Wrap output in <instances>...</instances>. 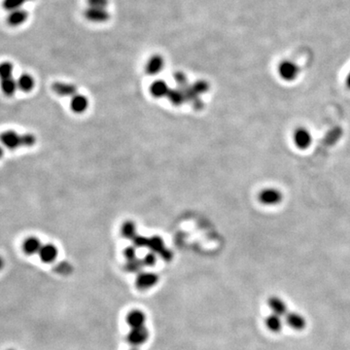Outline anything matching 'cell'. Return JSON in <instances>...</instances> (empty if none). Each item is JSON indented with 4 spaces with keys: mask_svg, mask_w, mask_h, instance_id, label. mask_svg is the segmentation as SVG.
Segmentation results:
<instances>
[{
    "mask_svg": "<svg viewBox=\"0 0 350 350\" xmlns=\"http://www.w3.org/2000/svg\"><path fill=\"white\" fill-rule=\"evenodd\" d=\"M0 142L9 149H16L18 147H30L34 145L36 142V138L31 134L19 135L13 130H6L0 135Z\"/></svg>",
    "mask_w": 350,
    "mask_h": 350,
    "instance_id": "6da1fadb",
    "label": "cell"
},
{
    "mask_svg": "<svg viewBox=\"0 0 350 350\" xmlns=\"http://www.w3.org/2000/svg\"><path fill=\"white\" fill-rule=\"evenodd\" d=\"M299 68L292 61H283L279 64L278 73L283 80L293 81L299 74Z\"/></svg>",
    "mask_w": 350,
    "mask_h": 350,
    "instance_id": "7a4b0ae2",
    "label": "cell"
},
{
    "mask_svg": "<svg viewBox=\"0 0 350 350\" xmlns=\"http://www.w3.org/2000/svg\"><path fill=\"white\" fill-rule=\"evenodd\" d=\"M259 200L262 204L266 205H275L278 204L282 200V194L276 189H265L259 194Z\"/></svg>",
    "mask_w": 350,
    "mask_h": 350,
    "instance_id": "3957f363",
    "label": "cell"
},
{
    "mask_svg": "<svg viewBox=\"0 0 350 350\" xmlns=\"http://www.w3.org/2000/svg\"><path fill=\"white\" fill-rule=\"evenodd\" d=\"M148 338H149V332L143 326L140 328L132 329L127 336V340L132 345L139 346L143 344L146 340H148Z\"/></svg>",
    "mask_w": 350,
    "mask_h": 350,
    "instance_id": "277c9868",
    "label": "cell"
},
{
    "mask_svg": "<svg viewBox=\"0 0 350 350\" xmlns=\"http://www.w3.org/2000/svg\"><path fill=\"white\" fill-rule=\"evenodd\" d=\"M294 142L300 149L309 148L312 142V137L310 132L304 127H299L294 133Z\"/></svg>",
    "mask_w": 350,
    "mask_h": 350,
    "instance_id": "5b68a950",
    "label": "cell"
},
{
    "mask_svg": "<svg viewBox=\"0 0 350 350\" xmlns=\"http://www.w3.org/2000/svg\"><path fill=\"white\" fill-rule=\"evenodd\" d=\"M85 18L92 23H105L109 18L110 14L106 9H97L89 7L85 11Z\"/></svg>",
    "mask_w": 350,
    "mask_h": 350,
    "instance_id": "8992f818",
    "label": "cell"
},
{
    "mask_svg": "<svg viewBox=\"0 0 350 350\" xmlns=\"http://www.w3.org/2000/svg\"><path fill=\"white\" fill-rule=\"evenodd\" d=\"M39 258L44 262H54L58 256V248L53 244L42 245L38 252Z\"/></svg>",
    "mask_w": 350,
    "mask_h": 350,
    "instance_id": "52a82bcc",
    "label": "cell"
},
{
    "mask_svg": "<svg viewBox=\"0 0 350 350\" xmlns=\"http://www.w3.org/2000/svg\"><path fill=\"white\" fill-rule=\"evenodd\" d=\"M165 67V60L159 55H155L152 58H149V60L146 63V72L150 75H157L159 74L162 69Z\"/></svg>",
    "mask_w": 350,
    "mask_h": 350,
    "instance_id": "ba28073f",
    "label": "cell"
},
{
    "mask_svg": "<svg viewBox=\"0 0 350 350\" xmlns=\"http://www.w3.org/2000/svg\"><path fill=\"white\" fill-rule=\"evenodd\" d=\"M158 282V276L152 272H145L138 275L136 284L139 289H149Z\"/></svg>",
    "mask_w": 350,
    "mask_h": 350,
    "instance_id": "9c48e42d",
    "label": "cell"
},
{
    "mask_svg": "<svg viewBox=\"0 0 350 350\" xmlns=\"http://www.w3.org/2000/svg\"><path fill=\"white\" fill-rule=\"evenodd\" d=\"M28 19V12L26 10L18 9L12 11L7 17V23L11 27H19Z\"/></svg>",
    "mask_w": 350,
    "mask_h": 350,
    "instance_id": "30bf717a",
    "label": "cell"
},
{
    "mask_svg": "<svg viewBox=\"0 0 350 350\" xmlns=\"http://www.w3.org/2000/svg\"><path fill=\"white\" fill-rule=\"evenodd\" d=\"M88 105H89V100L86 97L82 96V95H75L72 97L71 101H70V108L73 112L75 113H83L87 110Z\"/></svg>",
    "mask_w": 350,
    "mask_h": 350,
    "instance_id": "8fae6325",
    "label": "cell"
},
{
    "mask_svg": "<svg viewBox=\"0 0 350 350\" xmlns=\"http://www.w3.org/2000/svg\"><path fill=\"white\" fill-rule=\"evenodd\" d=\"M126 321L128 325L134 328H140L144 326L145 323V315L142 311H130L126 317Z\"/></svg>",
    "mask_w": 350,
    "mask_h": 350,
    "instance_id": "7c38bea8",
    "label": "cell"
},
{
    "mask_svg": "<svg viewBox=\"0 0 350 350\" xmlns=\"http://www.w3.org/2000/svg\"><path fill=\"white\" fill-rule=\"evenodd\" d=\"M53 91L61 97H70V96H75L76 94V88L73 85L67 84V83H55L52 86Z\"/></svg>",
    "mask_w": 350,
    "mask_h": 350,
    "instance_id": "4fadbf2b",
    "label": "cell"
},
{
    "mask_svg": "<svg viewBox=\"0 0 350 350\" xmlns=\"http://www.w3.org/2000/svg\"><path fill=\"white\" fill-rule=\"evenodd\" d=\"M150 92L152 94L153 97H164L165 96H168L169 94V88L167 86V84L165 83V81H162V80H158L154 82L152 85H151V88H150Z\"/></svg>",
    "mask_w": 350,
    "mask_h": 350,
    "instance_id": "5bb4252c",
    "label": "cell"
},
{
    "mask_svg": "<svg viewBox=\"0 0 350 350\" xmlns=\"http://www.w3.org/2000/svg\"><path fill=\"white\" fill-rule=\"evenodd\" d=\"M42 244L40 243L38 238L31 236L27 238L23 243V250L28 255H33L39 252Z\"/></svg>",
    "mask_w": 350,
    "mask_h": 350,
    "instance_id": "9a60e30c",
    "label": "cell"
},
{
    "mask_svg": "<svg viewBox=\"0 0 350 350\" xmlns=\"http://www.w3.org/2000/svg\"><path fill=\"white\" fill-rule=\"evenodd\" d=\"M286 322L292 329H295V330H302L305 327L304 318H302L301 315L297 313L286 314Z\"/></svg>",
    "mask_w": 350,
    "mask_h": 350,
    "instance_id": "2e32d148",
    "label": "cell"
},
{
    "mask_svg": "<svg viewBox=\"0 0 350 350\" xmlns=\"http://www.w3.org/2000/svg\"><path fill=\"white\" fill-rule=\"evenodd\" d=\"M17 81H15L13 77L5 80H0V88L3 94L6 97H12L17 89Z\"/></svg>",
    "mask_w": 350,
    "mask_h": 350,
    "instance_id": "e0dca14e",
    "label": "cell"
},
{
    "mask_svg": "<svg viewBox=\"0 0 350 350\" xmlns=\"http://www.w3.org/2000/svg\"><path fill=\"white\" fill-rule=\"evenodd\" d=\"M269 305L272 309V311L274 312V314L276 315H285L287 314V308L285 305V303L278 298L272 297L269 300Z\"/></svg>",
    "mask_w": 350,
    "mask_h": 350,
    "instance_id": "ac0fdd59",
    "label": "cell"
},
{
    "mask_svg": "<svg viewBox=\"0 0 350 350\" xmlns=\"http://www.w3.org/2000/svg\"><path fill=\"white\" fill-rule=\"evenodd\" d=\"M17 86L23 92L29 93L34 88V80L29 74H23L17 81Z\"/></svg>",
    "mask_w": 350,
    "mask_h": 350,
    "instance_id": "d6986e66",
    "label": "cell"
},
{
    "mask_svg": "<svg viewBox=\"0 0 350 350\" xmlns=\"http://www.w3.org/2000/svg\"><path fill=\"white\" fill-rule=\"evenodd\" d=\"M267 327L272 332H279L282 329V321L279 315L272 314L266 319Z\"/></svg>",
    "mask_w": 350,
    "mask_h": 350,
    "instance_id": "ffe728a7",
    "label": "cell"
},
{
    "mask_svg": "<svg viewBox=\"0 0 350 350\" xmlns=\"http://www.w3.org/2000/svg\"><path fill=\"white\" fill-rule=\"evenodd\" d=\"M27 0H3V8L7 11H15L20 9V7L25 4Z\"/></svg>",
    "mask_w": 350,
    "mask_h": 350,
    "instance_id": "44dd1931",
    "label": "cell"
},
{
    "mask_svg": "<svg viewBox=\"0 0 350 350\" xmlns=\"http://www.w3.org/2000/svg\"><path fill=\"white\" fill-rule=\"evenodd\" d=\"M13 74V65L10 62H2L0 63V80H5L12 78Z\"/></svg>",
    "mask_w": 350,
    "mask_h": 350,
    "instance_id": "7402d4cb",
    "label": "cell"
},
{
    "mask_svg": "<svg viewBox=\"0 0 350 350\" xmlns=\"http://www.w3.org/2000/svg\"><path fill=\"white\" fill-rule=\"evenodd\" d=\"M88 5L91 8L106 9L108 6V0H88Z\"/></svg>",
    "mask_w": 350,
    "mask_h": 350,
    "instance_id": "603a6c76",
    "label": "cell"
},
{
    "mask_svg": "<svg viewBox=\"0 0 350 350\" xmlns=\"http://www.w3.org/2000/svg\"><path fill=\"white\" fill-rule=\"evenodd\" d=\"M123 233L124 235H126V237H132L135 235L136 233V227L135 225L132 223H126L124 225L123 227Z\"/></svg>",
    "mask_w": 350,
    "mask_h": 350,
    "instance_id": "cb8c5ba5",
    "label": "cell"
},
{
    "mask_svg": "<svg viewBox=\"0 0 350 350\" xmlns=\"http://www.w3.org/2000/svg\"><path fill=\"white\" fill-rule=\"evenodd\" d=\"M168 96L170 97L171 101L175 103V104H179L182 102L183 100V95L181 93H178V92H174V91H170Z\"/></svg>",
    "mask_w": 350,
    "mask_h": 350,
    "instance_id": "d4e9b609",
    "label": "cell"
},
{
    "mask_svg": "<svg viewBox=\"0 0 350 350\" xmlns=\"http://www.w3.org/2000/svg\"><path fill=\"white\" fill-rule=\"evenodd\" d=\"M156 262V257L153 254H148L146 255L144 259V264L146 266H153Z\"/></svg>",
    "mask_w": 350,
    "mask_h": 350,
    "instance_id": "484cf974",
    "label": "cell"
},
{
    "mask_svg": "<svg viewBox=\"0 0 350 350\" xmlns=\"http://www.w3.org/2000/svg\"><path fill=\"white\" fill-rule=\"evenodd\" d=\"M125 255H126V257H127L130 261H133V260H135V257H136V251L134 250V248H133V249H132V248H128L127 250H126Z\"/></svg>",
    "mask_w": 350,
    "mask_h": 350,
    "instance_id": "4316f807",
    "label": "cell"
},
{
    "mask_svg": "<svg viewBox=\"0 0 350 350\" xmlns=\"http://www.w3.org/2000/svg\"><path fill=\"white\" fill-rule=\"evenodd\" d=\"M346 86L350 89V72L349 74L347 75V78H346Z\"/></svg>",
    "mask_w": 350,
    "mask_h": 350,
    "instance_id": "83f0119b",
    "label": "cell"
},
{
    "mask_svg": "<svg viewBox=\"0 0 350 350\" xmlns=\"http://www.w3.org/2000/svg\"><path fill=\"white\" fill-rule=\"evenodd\" d=\"M3 265H4V262H3V260H2V258L0 257V270L3 268Z\"/></svg>",
    "mask_w": 350,
    "mask_h": 350,
    "instance_id": "f1b7e54d",
    "label": "cell"
},
{
    "mask_svg": "<svg viewBox=\"0 0 350 350\" xmlns=\"http://www.w3.org/2000/svg\"><path fill=\"white\" fill-rule=\"evenodd\" d=\"M3 153H4V152H3V149H2L1 147H0V158H2V156H3Z\"/></svg>",
    "mask_w": 350,
    "mask_h": 350,
    "instance_id": "f546056e",
    "label": "cell"
},
{
    "mask_svg": "<svg viewBox=\"0 0 350 350\" xmlns=\"http://www.w3.org/2000/svg\"><path fill=\"white\" fill-rule=\"evenodd\" d=\"M132 350H137V349H136V348H134V349H132Z\"/></svg>",
    "mask_w": 350,
    "mask_h": 350,
    "instance_id": "4dcf8cb0",
    "label": "cell"
},
{
    "mask_svg": "<svg viewBox=\"0 0 350 350\" xmlns=\"http://www.w3.org/2000/svg\"><path fill=\"white\" fill-rule=\"evenodd\" d=\"M27 1H28V0H27ZM29 1H31V0H29Z\"/></svg>",
    "mask_w": 350,
    "mask_h": 350,
    "instance_id": "1f68e13d",
    "label": "cell"
}]
</instances>
